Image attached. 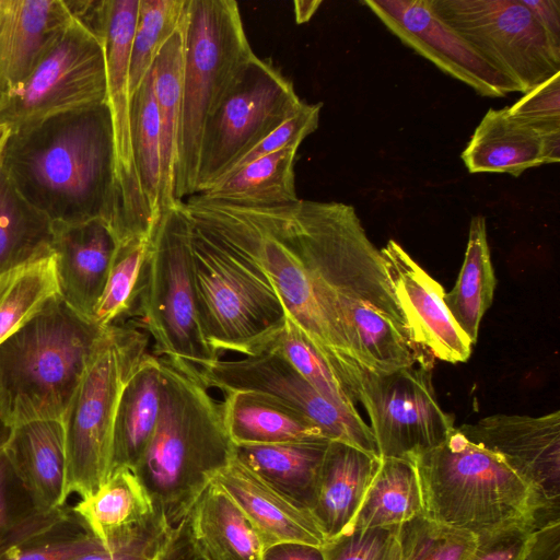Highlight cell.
I'll use <instances>...</instances> for the list:
<instances>
[{
  "label": "cell",
  "instance_id": "obj_43",
  "mask_svg": "<svg viewBox=\"0 0 560 560\" xmlns=\"http://www.w3.org/2000/svg\"><path fill=\"white\" fill-rule=\"evenodd\" d=\"M68 523L47 535L7 550L0 555V560H73L102 544L82 525L78 530L67 532L65 527Z\"/></svg>",
  "mask_w": 560,
  "mask_h": 560
},
{
  "label": "cell",
  "instance_id": "obj_46",
  "mask_svg": "<svg viewBox=\"0 0 560 560\" xmlns=\"http://www.w3.org/2000/svg\"><path fill=\"white\" fill-rule=\"evenodd\" d=\"M399 526L343 533L325 541L322 546L324 558L325 560H382Z\"/></svg>",
  "mask_w": 560,
  "mask_h": 560
},
{
  "label": "cell",
  "instance_id": "obj_28",
  "mask_svg": "<svg viewBox=\"0 0 560 560\" xmlns=\"http://www.w3.org/2000/svg\"><path fill=\"white\" fill-rule=\"evenodd\" d=\"M541 133L513 119L508 107L491 108L460 158L469 173H506L518 177L526 170L542 165Z\"/></svg>",
  "mask_w": 560,
  "mask_h": 560
},
{
  "label": "cell",
  "instance_id": "obj_34",
  "mask_svg": "<svg viewBox=\"0 0 560 560\" xmlns=\"http://www.w3.org/2000/svg\"><path fill=\"white\" fill-rule=\"evenodd\" d=\"M51 221L33 207L0 166V276L47 257Z\"/></svg>",
  "mask_w": 560,
  "mask_h": 560
},
{
  "label": "cell",
  "instance_id": "obj_31",
  "mask_svg": "<svg viewBox=\"0 0 560 560\" xmlns=\"http://www.w3.org/2000/svg\"><path fill=\"white\" fill-rule=\"evenodd\" d=\"M300 145L255 160L199 194L241 207H273L296 202L294 164Z\"/></svg>",
  "mask_w": 560,
  "mask_h": 560
},
{
  "label": "cell",
  "instance_id": "obj_57",
  "mask_svg": "<svg viewBox=\"0 0 560 560\" xmlns=\"http://www.w3.org/2000/svg\"><path fill=\"white\" fill-rule=\"evenodd\" d=\"M21 268H18L15 270H12V271H10L8 273H4V275L0 276V298L4 293V291L8 289V287L10 285L12 280L15 278V276L18 275V272L20 271Z\"/></svg>",
  "mask_w": 560,
  "mask_h": 560
},
{
  "label": "cell",
  "instance_id": "obj_51",
  "mask_svg": "<svg viewBox=\"0 0 560 560\" xmlns=\"http://www.w3.org/2000/svg\"><path fill=\"white\" fill-rule=\"evenodd\" d=\"M16 476L5 451L0 454V542L25 513L14 514L11 509L10 486Z\"/></svg>",
  "mask_w": 560,
  "mask_h": 560
},
{
  "label": "cell",
  "instance_id": "obj_23",
  "mask_svg": "<svg viewBox=\"0 0 560 560\" xmlns=\"http://www.w3.org/2000/svg\"><path fill=\"white\" fill-rule=\"evenodd\" d=\"M71 19L65 0H0V98L31 73Z\"/></svg>",
  "mask_w": 560,
  "mask_h": 560
},
{
  "label": "cell",
  "instance_id": "obj_4",
  "mask_svg": "<svg viewBox=\"0 0 560 560\" xmlns=\"http://www.w3.org/2000/svg\"><path fill=\"white\" fill-rule=\"evenodd\" d=\"M159 357V355H158ZM161 410L151 441L133 472L155 511L171 526L184 520L212 476L234 455L222 402L215 400L197 369L159 357Z\"/></svg>",
  "mask_w": 560,
  "mask_h": 560
},
{
  "label": "cell",
  "instance_id": "obj_50",
  "mask_svg": "<svg viewBox=\"0 0 560 560\" xmlns=\"http://www.w3.org/2000/svg\"><path fill=\"white\" fill-rule=\"evenodd\" d=\"M537 20L552 46L560 50V1L521 0Z\"/></svg>",
  "mask_w": 560,
  "mask_h": 560
},
{
  "label": "cell",
  "instance_id": "obj_37",
  "mask_svg": "<svg viewBox=\"0 0 560 560\" xmlns=\"http://www.w3.org/2000/svg\"><path fill=\"white\" fill-rule=\"evenodd\" d=\"M150 240L135 238L117 245L94 312V322L98 326L105 328L130 316L140 293Z\"/></svg>",
  "mask_w": 560,
  "mask_h": 560
},
{
  "label": "cell",
  "instance_id": "obj_5",
  "mask_svg": "<svg viewBox=\"0 0 560 560\" xmlns=\"http://www.w3.org/2000/svg\"><path fill=\"white\" fill-rule=\"evenodd\" d=\"M423 516L477 537L514 524L539 526L553 517L538 492L498 455L455 428L412 459Z\"/></svg>",
  "mask_w": 560,
  "mask_h": 560
},
{
  "label": "cell",
  "instance_id": "obj_47",
  "mask_svg": "<svg viewBox=\"0 0 560 560\" xmlns=\"http://www.w3.org/2000/svg\"><path fill=\"white\" fill-rule=\"evenodd\" d=\"M537 525L514 524L478 537L468 560H521Z\"/></svg>",
  "mask_w": 560,
  "mask_h": 560
},
{
  "label": "cell",
  "instance_id": "obj_48",
  "mask_svg": "<svg viewBox=\"0 0 560 560\" xmlns=\"http://www.w3.org/2000/svg\"><path fill=\"white\" fill-rule=\"evenodd\" d=\"M521 560H560V518L535 528Z\"/></svg>",
  "mask_w": 560,
  "mask_h": 560
},
{
  "label": "cell",
  "instance_id": "obj_10",
  "mask_svg": "<svg viewBox=\"0 0 560 560\" xmlns=\"http://www.w3.org/2000/svg\"><path fill=\"white\" fill-rule=\"evenodd\" d=\"M130 316L153 339L154 354L201 368L220 357L203 332L194 288L189 225L182 201L164 209L152 233ZM129 316V317H130Z\"/></svg>",
  "mask_w": 560,
  "mask_h": 560
},
{
  "label": "cell",
  "instance_id": "obj_19",
  "mask_svg": "<svg viewBox=\"0 0 560 560\" xmlns=\"http://www.w3.org/2000/svg\"><path fill=\"white\" fill-rule=\"evenodd\" d=\"M380 250L412 342L433 359L466 362L472 345L451 316L443 287L396 241Z\"/></svg>",
  "mask_w": 560,
  "mask_h": 560
},
{
  "label": "cell",
  "instance_id": "obj_49",
  "mask_svg": "<svg viewBox=\"0 0 560 560\" xmlns=\"http://www.w3.org/2000/svg\"><path fill=\"white\" fill-rule=\"evenodd\" d=\"M154 560H203L194 545L188 517L173 526L166 545Z\"/></svg>",
  "mask_w": 560,
  "mask_h": 560
},
{
  "label": "cell",
  "instance_id": "obj_35",
  "mask_svg": "<svg viewBox=\"0 0 560 560\" xmlns=\"http://www.w3.org/2000/svg\"><path fill=\"white\" fill-rule=\"evenodd\" d=\"M183 70L184 30L182 19L179 26L164 44L152 67L161 138L162 211L177 201L174 199L173 190L182 112Z\"/></svg>",
  "mask_w": 560,
  "mask_h": 560
},
{
  "label": "cell",
  "instance_id": "obj_52",
  "mask_svg": "<svg viewBox=\"0 0 560 560\" xmlns=\"http://www.w3.org/2000/svg\"><path fill=\"white\" fill-rule=\"evenodd\" d=\"M261 560H325L322 547L301 542H279L267 547Z\"/></svg>",
  "mask_w": 560,
  "mask_h": 560
},
{
  "label": "cell",
  "instance_id": "obj_8",
  "mask_svg": "<svg viewBox=\"0 0 560 560\" xmlns=\"http://www.w3.org/2000/svg\"><path fill=\"white\" fill-rule=\"evenodd\" d=\"M187 221L194 288L209 345L219 357L264 352L288 316L280 296L249 259Z\"/></svg>",
  "mask_w": 560,
  "mask_h": 560
},
{
  "label": "cell",
  "instance_id": "obj_54",
  "mask_svg": "<svg viewBox=\"0 0 560 560\" xmlns=\"http://www.w3.org/2000/svg\"><path fill=\"white\" fill-rule=\"evenodd\" d=\"M322 1H295L294 13L298 23L307 22L316 12Z\"/></svg>",
  "mask_w": 560,
  "mask_h": 560
},
{
  "label": "cell",
  "instance_id": "obj_12",
  "mask_svg": "<svg viewBox=\"0 0 560 560\" xmlns=\"http://www.w3.org/2000/svg\"><path fill=\"white\" fill-rule=\"evenodd\" d=\"M302 102L293 83L272 61L255 54L203 126L196 194L215 185Z\"/></svg>",
  "mask_w": 560,
  "mask_h": 560
},
{
  "label": "cell",
  "instance_id": "obj_44",
  "mask_svg": "<svg viewBox=\"0 0 560 560\" xmlns=\"http://www.w3.org/2000/svg\"><path fill=\"white\" fill-rule=\"evenodd\" d=\"M320 109L322 103L308 104L303 101L294 114L237 160L221 179L255 160L291 145H300L317 129Z\"/></svg>",
  "mask_w": 560,
  "mask_h": 560
},
{
  "label": "cell",
  "instance_id": "obj_39",
  "mask_svg": "<svg viewBox=\"0 0 560 560\" xmlns=\"http://www.w3.org/2000/svg\"><path fill=\"white\" fill-rule=\"evenodd\" d=\"M186 0H140L129 65L130 97L167 39L179 26Z\"/></svg>",
  "mask_w": 560,
  "mask_h": 560
},
{
  "label": "cell",
  "instance_id": "obj_21",
  "mask_svg": "<svg viewBox=\"0 0 560 560\" xmlns=\"http://www.w3.org/2000/svg\"><path fill=\"white\" fill-rule=\"evenodd\" d=\"M243 512L265 547L301 542L322 547L326 538L312 513L301 510L270 488L234 455L211 480Z\"/></svg>",
  "mask_w": 560,
  "mask_h": 560
},
{
  "label": "cell",
  "instance_id": "obj_11",
  "mask_svg": "<svg viewBox=\"0 0 560 560\" xmlns=\"http://www.w3.org/2000/svg\"><path fill=\"white\" fill-rule=\"evenodd\" d=\"M104 103L103 39L72 15L31 73L0 98V125L13 133L50 117Z\"/></svg>",
  "mask_w": 560,
  "mask_h": 560
},
{
  "label": "cell",
  "instance_id": "obj_56",
  "mask_svg": "<svg viewBox=\"0 0 560 560\" xmlns=\"http://www.w3.org/2000/svg\"><path fill=\"white\" fill-rule=\"evenodd\" d=\"M13 428L10 427L1 416L0 412V454L5 451L10 441Z\"/></svg>",
  "mask_w": 560,
  "mask_h": 560
},
{
  "label": "cell",
  "instance_id": "obj_29",
  "mask_svg": "<svg viewBox=\"0 0 560 560\" xmlns=\"http://www.w3.org/2000/svg\"><path fill=\"white\" fill-rule=\"evenodd\" d=\"M190 535L203 560H261L259 534L237 505L209 483L188 513Z\"/></svg>",
  "mask_w": 560,
  "mask_h": 560
},
{
  "label": "cell",
  "instance_id": "obj_41",
  "mask_svg": "<svg viewBox=\"0 0 560 560\" xmlns=\"http://www.w3.org/2000/svg\"><path fill=\"white\" fill-rule=\"evenodd\" d=\"M398 539L405 560H468L478 537L418 515L401 524Z\"/></svg>",
  "mask_w": 560,
  "mask_h": 560
},
{
  "label": "cell",
  "instance_id": "obj_53",
  "mask_svg": "<svg viewBox=\"0 0 560 560\" xmlns=\"http://www.w3.org/2000/svg\"><path fill=\"white\" fill-rule=\"evenodd\" d=\"M542 164L556 163L560 159V129L548 130L541 133Z\"/></svg>",
  "mask_w": 560,
  "mask_h": 560
},
{
  "label": "cell",
  "instance_id": "obj_30",
  "mask_svg": "<svg viewBox=\"0 0 560 560\" xmlns=\"http://www.w3.org/2000/svg\"><path fill=\"white\" fill-rule=\"evenodd\" d=\"M159 357L148 352L120 395L113 432V469L133 470L156 428L161 410Z\"/></svg>",
  "mask_w": 560,
  "mask_h": 560
},
{
  "label": "cell",
  "instance_id": "obj_13",
  "mask_svg": "<svg viewBox=\"0 0 560 560\" xmlns=\"http://www.w3.org/2000/svg\"><path fill=\"white\" fill-rule=\"evenodd\" d=\"M438 16L526 93L560 72V50L521 0H430Z\"/></svg>",
  "mask_w": 560,
  "mask_h": 560
},
{
  "label": "cell",
  "instance_id": "obj_18",
  "mask_svg": "<svg viewBox=\"0 0 560 560\" xmlns=\"http://www.w3.org/2000/svg\"><path fill=\"white\" fill-rule=\"evenodd\" d=\"M458 430L498 455L538 492L549 513L560 516V412L493 415Z\"/></svg>",
  "mask_w": 560,
  "mask_h": 560
},
{
  "label": "cell",
  "instance_id": "obj_33",
  "mask_svg": "<svg viewBox=\"0 0 560 560\" xmlns=\"http://www.w3.org/2000/svg\"><path fill=\"white\" fill-rule=\"evenodd\" d=\"M495 285L486 220L482 215H476L470 221L458 278L453 289L444 294L451 316L472 346L477 341L481 319L491 306Z\"/></svg>",
  "mask_w": 560,
  "mask_h": 560
},
{
  "label": "cell",
  "instance_id": "obj_26",
  "mask_svg": "<svg viewBox=\"0 0 560 560\" xmlns=\"http://www.w3.org/2000/svg\"><path fill=\"white\" fill-rule=\"evenodd\" d=\"M329 441L234 445V456L296 508L312 513Z\"/></svg>",
  "mask_w": 560,
  "mask_h": 560
},
{
  "label": "cell",
  "instance_id": "obj_22",
  "mask_svg": "<svg viewBox=\"0 0 560 560\" xmlns=\"http://www.w3.org/2000/svg\"><path fill=\"white\" fill-rule=\"evenodd\" d=\"M5 454L33 510L48 513L65 508L69 495L62 420L38 419L14 427Z\"/></svg>",
  "mask_w": 560,
  "mask_h": 560
},
{
  "label": "cell",
  "instance_id": "obj_17",
  "mask_svg": "<svg viewBox=\"0 0 560 560\" xmlns=\"http://www.w3.org/2000/svg\"><path fill=\"white\" fill-rule=\"evenodd\" d=\"M363 3L402 44L479 95L503 97L520 92L514 82L438 16L430 0H365Z\"/></svg>",
  "mask_w": 560,
  "mask_h": 560
},
{
  "label": "cell",
  "instance_id": "obj_24",
  "mask_svg": "<svg viewBox=\"0 0 560 560\" xmlns=\"http://www.w3.org/2000/svg\"><path fill=\"white\" fill-rule=\"evenodd\" d=\"M380 463V456L340 441H329L312 510L326 540L348 530Z\"/></svg>",
  "mask_w": 560,
  "mask_h": 560
},
{
  "label": "cell",
  "instance_id": "obj_36",
  "mask_svg": "<svg viewBox=\"0 0 560 560\" xmlns=\"http://www.w3.org/2000/svg\"><path fill=\"white\" fill-rule=\"evenodd\" d=\"M131 145L145 205L158 222L161 213V138L153 73L145 75L130 97Z\"/></svg>",
  "mask_w": 560,
  "mask_h": 560
},
{
  "label": "cell",
  "instance_id": "obj_42",
  "mask_svg": "<svg viewBox=\"0 0 560 560\" xmlns=\"http://www.w3.org/2000/svg\"><path fill=\"white\" fill-rule=\"evenodd\" d=\"M173 526L158 511L130 537L112 548L100 544L73 560H154L166 545Z\"/></svg>",
  "mask_w": 560,
  "mask_h": 560
},
{
  "label": "cell",
  "instance_id": "obj_58",
  "mask_svg": "<svg viewBox=\"0 0 560 560\" xmlns=\"http://www.w3.org/2000/svg\"><path fill=\"white\" fill-rule=\"evenodd\" d=\"M10 135H11L10 128H8L4 125H0V154H1L2 149H3Z\"/></svg>",
  "mask_w": 560,
  "mask_h": 560
},
{
  "label": "cell",
  "instance_id": "obj_32",
  "mask_svg": "<svg viewBox=\"0 0 560 560\" xmlns=\"http://www.w3.org/2000/svg\"><path fill=\"white\" fill-rule=\"evenodd\" d=\"M422 514V492L415 462L385 457L381 458L380 467L347 532L399 526Z\"/></svg>",
  "mask_w": 560,
  "mask_h": 560
},
{
  "label": "cell",
  "instance_id": "obj_55",
  "mask_svg": "<svg viewBox=\"0 0 560 560\" xmlns=\"http://www.w3.org/2000/svg\"><path fill=\"white\" fill-rule=\"evenodd\" d=\"M399 530V527H398ZM398 530L395 534L388 549L386 550L382 560H405L404 553L400 548L399 539H398Z\"/></svg>",
  "mask_w": 560,
  "mask_h": 560
},
{
  "label": "cell",
  "instance_id": "obj_3",
  "mask_svg": "<svg viewBox=\"0 0 560 560\" xmlns=\"http://www.w3.org/2000/svg\"><path fill=\"white\" fill-rule=\"evenodd\" d=\"M294 203L241 207L196 194L183 200L182 208L191 222L214 234L264 272L288 316L357 401L361 375L368 370L357 361L302 258L293 219Z\"/></svg>",
  "mask_w": 560,
  "mask_h": 560
},
{
  "label": "cell",
  "instance_id": "obj_2",
  "mask_svg": "<svg viewBox=\"0 0 560 560\" xmlns=\"http://www.w3.org/2000/svg\"><path fill=\"white\" fill-rule=\"evenodd\" d=\"M0 166L52 224L101 219L110 229L114 142L107 103L63 113L11 133Z\"/></svg>",
  "mask_w": 560,
  "mask_h": 560
},
{
  "label": "cell",
  "instance_id": "obj_1",
  "mask_svg": "<svg viewBox=\"0 0 560 560\" xmlns=\"http://www.w3.org/2000/svg\"><path fill=\"white\" fill-rule=\"evenodd\" d=\"M293 219L302 258L360 365L389 373L433 363L411 340L381 250L352 206L299 199Z\"/></svg>",
  "mask_w": 560,
  "mask_h": 560
},
{
  "label": "cell",
  "instance_id": "obj_25",
  "mask_svg": "<svg viewBox=\"0 0 560 560\" xmlns=\"http://www.w3.org/2000/svg\"><path fill=\"white\" fill-rule=\"evenodd\" d=\"M222 401L234 445H269L329 440L306 416L261 392L233 390Z\"/></svg>",
  "mask_w": 560,
  "mask_h": 560
},
{
  "label": "cell",
  "instance_id": "obj_27",
  "mask_svg": "<svg viewBox=\"0 0 560 560\" xmlns=\"http://www.w3.org/2000/svg\"><path fill=\"white\" fill-rule=\"evenodd\" d=\"M155 512L144 486L128 468L114 469L96 492L72 508L78 522L106 548L130 537Z\"/></svg>",
  "mask_w": 560,
  "mask_h": 560
},
{
  "label": "cell",
  "instance_id": "obj_38",
  "mask_svg": "<svg viewBox=\"0 0 560 560\" xmlns=\"http://www.w3.org/2000/svg\"><path fill=\"white\" fill-rule=\"evenodd\" d=\"M58 295L54 253L22 267L0 298V343Z\"/></svg>",
  "mask_w": 560,
  "mask_h": 560
},
{
  "label": "cell",
  "instance_id": "obj_40",
  "mask_svg": "<svg viewBox=\"0 0 560 560\" xmlns=\"http://www.w3.org/2000/svg\"><path fill=\"white\" fill-rule=\"evenodd\" d=\"M266 350L283 355L326 399L342 409L359 413L353 396L289 316L281 330L264 351Z\"/></svg>",
  "mask_w": 560,
  "mask_h": 560
},
{
  "label": "cell",
  "instance_id": "obj_16",
  "mask_svg": "<svg viewBox=\"0 0 560 560\" xmlns=\"http://www.w3.org/2000/svg\"><path fill=\"white\" fill-rule=\"evenodd\" d=\"M196 369L209 388L223 393L254 390L268 394L306 416L330 441H340L378 456L371 429L360 413L326 399L276 351L266 350L234 360L218 359Z\"/></svg>",
  "mask_w": 560,
  "mask_h": 560
},
{
  "label": "cell",
  "instance_id": "obj_20",
  "mask_svg": "<svg viewBox=\"0 0 560 560\" xmlns=\"http://www.w3.org/2000/svg\"><path fill=\"white\" fill-rule=\"evenodd\" d=\"M58 292L73 311L94 322L117 247L107 223L95 219L77 224H52Z\"/></svg>",
  "mask_w": 560,
  "mask_h": 560
},
{
  "label": "cell",
  "instance_id": "obj_15",
  "mask_svg": "<svg viewBox=\"0 0 560 560\" xmlns=\"http://www.w3.org/2000/svg\"><path fill=\"white\" fill-rule=\"evenodd\" d=\"M432 366L419 362L389 373H362L355 397L368 413L381 458L413 459L456 428L435 395Z\"/></svg>",
  "mask_w": 560,
  "mask_h": 560
},
{
  "label": "cell",
  "instance_id": "obj_9",
  "mask_svg": "<svg viewBox=\"0 0 560 560\" xmlns=\"http://www.w3.org/2000/svg\"><path fill=\"white\" fill-rule=\"evenodd\" d=\"M149 335L130 322L105 327L63 420L68 495L88 498L109 478L118 401L149 352Z\"/></svg>",
  "mask_w": 560,
  "mask_h": 560
},
{
  "label": "cell",
  "instance_id": "obj_7",
  "mask_svg": "<svg viewBox=\"0 0 560 560\" xmlns=\"http://www.w3.org/2000/svg\"><path fill=\"white\" fill-rule=\"evenodd\" d=\"M182 112L174 166L175 200L197 192L203 126L255 55L234 0H186Z\"/></svg>",
  "mask_w": 560,
  "mask_h": 560
},
{
  "label": "cell",
  "instance_id": "obj_14",
  "mask_svg": "<svg viewBox=\"0 0 560 560\" xmlns=\"http://www.w3.org/2000/svg\"><path fill=\"white\" fill-rule=\"evenodd\" d=\"M140 0H103L96 35L103 39L106 103L114 142L115 209L110 230L117 244L150 237L156 225L138 180L130 129L129 65Z\"/></svg>",
  "mask_w": 560,
  "mask_h": 560
},
{
  "label": "cell",
  "instance_id": "obj_6",
  "mask_svg": "<svg viewBox=\"0 0 560 560\" xmlns=\"http://www.w3.org/2000/svg\"><path fill=\"white\" fill-rule=\"evenodd\" d=\"M105 328L58 295L0 343V412L12 428L65 420Z\"/></svg>",
  "mask_w": 560,
  "mask_h": 560
},
{
  "label": "cell",
  "instance_id": "obj_45",
  "mask_svg": "<svg viewBox=\"0 0 560 560\" xmlns=\"http://www.w3.org/2000/svg\"><path fill=\"white\" fill-rule=\"evenodd\" d=\"M508 110L513 119L540 132L560 129V72L524 93Z\"/></svg>",
  "mask_w": 560,
  "mask_h": 560
}]
</instances>
